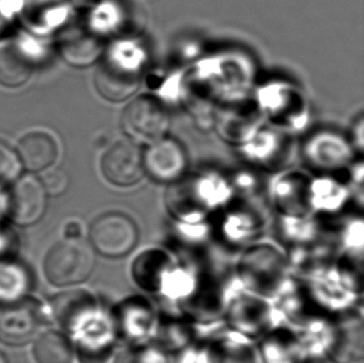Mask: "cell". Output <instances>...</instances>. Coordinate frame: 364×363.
Here are the masks:
<instances>
[{"label": "cell", "mask_w": 364, "mask_h": 363, "mask_svg": "<svg viewBox=\"0 0 364 363\" xmlns=\"http://www.w3.org/2000/svg\"><path fill=\"white\" fill-rule=\"evenodd\" d=\"M95 266L92 248L80 239L56 243L45 256L44 271L51 284L70 286L89 278Z\"/></svg>", "instance_id": "6da1fadb"}, {"label": "cell", "mask_w": 364, "mask_h": 363, "mask_svg": "<svg viewBox=\"0 0 364 363\" xmlns=\"http://www.w3.org/2000/svg\"><path fill=\"white\" fill-rule=\"evenodd\" d=\"M123 131L137 142H157L169 127L167 110L151 95L139 96L128 103L121 118Z\"/></svg>", "instance_id": "7a4b0ae2"}, {"label": "cell", "mask_w": 364, "mask_h": 363, "mask_svg": "<svg viewBox=\"0 0 364 363\" xmlns=\"http://www.w3.org/2000/svg\"><path fill=\"white\" fill-rule=\"evenodd\" d=\"M90 241L101 256L122 258L129 254L137 244V226L122 213H107L92 223Z\"/></svg>", "instance_id": "3957f363"}, {"label": "cell", "mask_w": 364, "mask_h": 363, "mask_svg": "<svg viewBox=\"0 0 364 363\" xmlns=\"http://www.w3.org/2000/svg\"><path fill=\"white\" fill-rule=\"evenodd\" d=\"M101 171L106 181L117 186H131L141 181L143 158L134 143L122 140L105 152Z\"/></svg>", "instance_id": "277c9868"}, {"label": "cell", "mask_w": 364, "mask_h": 363, "mask_svg": "<svg viewBox=\"0 0 364 363\" xmlns=\"http://www.w3.org/2000/svg\"><path fill=\"white\" fill-rule=\"evenodd\" d=\"M141 84L139 70L119 59H109L100 65L95 74V88L102 98L121 102L131 98Z\"/></svg>", "instance_id": "5b68a950"}, {"label": "cell", "mask_w": 364, "mask_h": 363, "mask_svg": "<svg viewBox=\"0 0 364 363\" xmlns=\"http://www.w3.org/2000/svg\"><path fill=\"white\" fill-rule=\"evenodd\" d=\"M46 208V191L38 178L24 177L15 183L8 199L11 219L20 226L40 221Z\"/></svg>", "instance_id": "8992f818"}, {"label": "cell", "mask_w": 364, "mask_h": 363, "mask_svg": "<svg viewBox=\"0 0 364 363\" xmlns=\"http://www.w3.org/2000/svg\"><path fill=\"white\" fill-rule=\"evenodd\" d=\"M143 168L154 181H176L186 169V156L178 143L171 140H159L148 148L143 158Z\"/></svg>", "instance_id": "52a82bcc"}, {"label": "cell", "mask_w": 364, "mask_h": 363, "mask_svg": "<svg viewBox=\"0 0 364 363\" xmlns=\"http://www.w3.org/2000/svg\"><path fill=\"white\" fill-rule=\"evenodd\" d=\"M53 315L63 329L81 331L96 315V302L92 295L84 290H71L56 296L53 302Z\"/></svg>", "instance_id": "ba28073f"}, {"label": "cell", "mask_w": 364, "mask_h": 363, "mask_svg": "<svg viewBox=\"0 0 364 363\" xmlns=\"http://www.w3.org/2000/svg\"><path fill=\"white\" fill-rule=\"evenodd\" d=\"M20 163L30 172H41L58 159L59 147L55 138L44 131L26 133L16 147Z\"/></svg>", "instance_id": "9c48e42d"}, {"label": "cell", "mask_w": 364, "mask_h": 363, "mask_svg": "<svg viewBox=\"0 0 364 363\" xmlns=\"http://www.w3.org/2000/svg\"><path fill=\"white\" fill-rule=\"evenodd\" d=\"M38 325L34 306H11L0 314V337L10 344H23L33 337Z\"/></svg>", "instance_id": "30bf717a"}, {"label": "cell", "mask_w": 364, "mask_h": 363, "mask_svg": "<svg viewBox=\"0 0 364 363\" xmlns=\"http://www.w3.org/2000/svg\"><path fill=\"white\" fill-rule=\"evenodd\" d=\"M33 69L29 56L18 45L8 44L0 48V85L19 88L30 79Z\"/></svg>", "instance_id": "8fae6325"}, {"label": "cell", "mask_w": 364, "mask_h": 363, "mask_svg": "<svg viewBox=\"0 0 364 363\" xmlns=\"http://www.w3.org/2000/svg\"><path fill=\"white\" fill-rule=\"evenodd\" d=\"M61 50L65 59L74 65H89L101 54V44L94 35L75 30L64 35Z\"/></svg>", "instance_id": "7c38bea8"}, {"label": "cell", "mask_w": 364, "mask_h": 363, "mask_svg": "<svg viewBox=\"0 0 364 363\" xmlns=\"http://www.w3.org/2000/svg\"><path fill=\"white\" fill-rule=\"evenodd\" d=\"M34 359L36 363H73V349L63 335L48 331L35 341Z\"/></svg>", "instance_id": "4fadbf2b"}, {"label": "cell", "mask_w": 364, "mask_h": 363, "mask_svg": "<svg viewBox=\"0 0 364 363\" xmlns=\"http://www.w3.org/2000/svg\"><path fill=\"white\" fill-rule=\"evenodd\" d=\"M28 289L24 269L10 263H0V301L14 302Z\"/></svg>", "instance_id": "5bb4252c"}, {"label": "cell", "mask_w": 364, "mask_h": 363, "mask_svg": "<svg viewBox=\"0 0 364 363\" xmlns=\"http://www.w3.org/2000/svg\"><path fill=\"white\" fill-rule=\"evenodd\" d=\"M20 163L14 149L0 141V186L14 182L20 173Z\"/></svg>", "instance_id": "9a60e30c"}, {"label": "cell", "mask_w": 364, "mask_h": 363, "mask_svg": "<svg viewBox=\"0 0 364 363\" xmlns=\"http://www.w3.org/2000/svg\"><path fill=\"white\" fill-rule=\"evenodd\" d=\"M40 182L44 186L45 191L49 193L51 196L63 194L69 186L68 174L60 168H54V169L48 171Z\"/></svg>", "instance_id": "2e32d148"}, {"label": "cell", "mask_w": 364, "mask_h": 363, "mask_svg": "<svg viewBox=\"0 0 364 363\" xmlns=\"http://www.w3.org/2000/svg\"><path fill=\"white\" fill-rule=\"evenodd\" d=\"M65 236L69 239H80V236L82 234V228L81 224L77 221H69L65 226Z\"/></svg>", "instance_id": "e0dca14e"}, {"label": "cell", "mask_w": 364, "mask_h": 363, "mask_svg": "<svg viewBox=\"0 0 364 363\" xmlns=\"http://www.w3.org/2000/svg\"><path fill=\"white\" fill-rule=\"evenodd\" d=\"M0 363H8V359L3 354H0Z\"/></svg>", "instance_id": "ac0fdd59"}]
</instances>
